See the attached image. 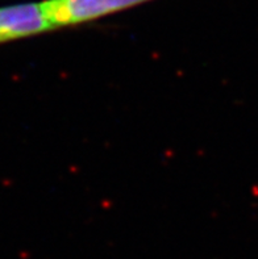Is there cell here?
Instances as JSON below:
<instances>
[{
    "label": "cell",
    "instance_id": "obj_1",
    "mask_svg": "<svg viewBox=\"0 0 258 259\" xmlns=\"http://www.w3.org/2000/svg\"><path fill=\"white\" fill-rule=\"evenodd\" d=\"M149 0H48L43 2L53 28L76 25L127 10Z\"/></svg>",
    "mask_w": 258,
    "mask_h": 259
},
{
    "label": "cell",
    "instance_id": "obj_2",
    "mask_svg": "<svg viewBox=\"0 0 258 259\" xmlns=\"http://www.w3.org/2000/svg\"><path fill=\"white\" fill-rule=\"evenodd\" d=\"M53 29L41 3L0 7V44L16 41Z\"/></svg>",
    "mask_w": 258,
    "mask_h": 259
}]
</instances>
